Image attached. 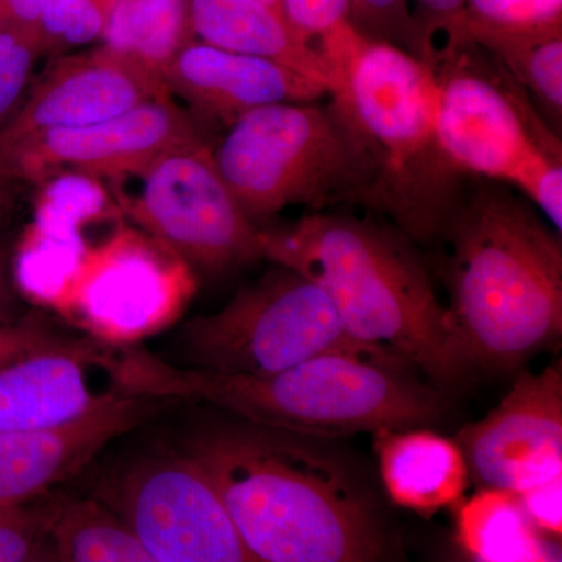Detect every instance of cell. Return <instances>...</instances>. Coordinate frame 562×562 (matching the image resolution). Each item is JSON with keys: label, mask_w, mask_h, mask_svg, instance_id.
<instances>
[{"label": "cell", "mask_w": 562, "mask_h": 562, "mask_svg": "<svg viewBox=\"0 0 562 562\" xmlns=\"http://www.w3.org/2000/svg\"><path fill=\"white\" fill-rule=\"evenodd\" d=\"M194 40L190 0H114L102 44L160 74Z\"/></svg>", "instance_id": "cell-20"}, {"label": "cell", "mask_w": 562, "mask_h": 562, "mask_svg": "<svg viewBox=\"0 0 562 562\" xmlns=\"http://www.w3.org/2000/svg\"><path fill=\"white\" fill-rule=\"evenodd\" d=\"M162 406L160 398L128 394L60 427L0 432V506L44 501Z\"/></svg>", "instance_id": "cell-15"}, {"label": "cell", "mask_w": 562, "mask_h": 562, "mask_svg": "<svg viewBox=\"0 0 562 562\" xmlns=\"http://www.w3.org/2000/svg\"><path fill=\"white\" fill-rule=\"evenodd\" d=\"M446 29L501 33L560 31L562 0H465L460 18L441 31Z\"/></svg>", "instance_id": "cell-24"}, {"label": "cell", "mask_w": 562, "mask_h": 562, "mask_svg": "<svg viewBox=\"0 0 562 562\" xmlns=\"http://www.w3.org/2000/svg\"><path fill=\"white\" fill-rule=\"evenodd\" d=\"M55 498L0 506V562H25L50 530Z\"/></svg>", "instance_id": "cell-26"}, {"label": "cell", "mask_w": 562, "mask_h": 562, "mask_svg": "<svg viewBox=\"0 0 562 562\" xmlns=\"http://www.w3.org/2000/svg\"><path fill=\"white\" fill-rule=\"evenodd\" d=\"M181 342L192 369L222 375H269L335 353L395 364L351 338L317 284L280 265L220 312L188 322Z\"/></svg>", "instance_id": "cell-8"}, {"label": "cell", "mask_w": 562, "mask_h": 562, "mask_svg": "<svg viewBox=\"0 0 562 562\" xmlns=\"http://www.w3.org/2000/svg\"><path fill=\"white\" fill-rule=\"evenodd\" d=\"M128 394L122 350L72 338L0 369V432L60 427Z\"/></svg>", "instance_id": "cell-14"}, {"label": "cell", "mask_w": 562, "mask_h": 562, "mask_svg": "<svg viewBox=\"0 0 562 562\" xmlns=\"http://www.w3.org/2000/svg\"><path fill=\"white\" fill-rule=\"evenodd\" d=\"M190 22L201 43L279 63L331 91V74L317 47L260 0H190Z\"/></svg>", "instance_id": "cell-17"}, {"label": "cell", "mask_w": 562, "mask_h": 562, "mask_svg": "<svg viewBox=\"0 0 562 562\" xmlns=\"http://www.w3.org/2000/svg\"><path fill=\"white\" fill-rule=\"evenodd\" d=\"M283 11L291 27L314 47L351 24L350 0H283Z\"/></svg>", "instance_id": "cell-28"}, {"label": "cell", "mask_w": 562, "mask_h": 562, "mask_svg": "<svg viewBox=\"0 0 562 562\" xmlns=\"http://www.w3.org/2000/svg\"><path fill=\"white\" fill-rule=\"evenodd\" d=\"M90 497L161 562H261L209 476L180 449L154 446L122 458Z\"/></svg>", "instance_id": "cell-9"}, {"label": "cell", "mask_w": 562, "mask_h": 562, "mask_svg": "<svg viewBox=\"0 0 562 562\" xmlns=\"http://www.w3.org/2000/svg\"><path fill=\"white\" fill-rule=\"evenodd\" d=\"M38 41L0 27V128L21 109L43 57Z\"/></svg>", "instance_id": "cell-25"}, {"label": "cell", "mask_w": 562, "mask_h": 562, "mask_svg": "<svg viewBox=\"0 0 562 562\" xmlns=\"http://www.w3.org/2000/svg\"><path fill=\"white\" fill-rule=\"evenodd\" d=\"M49 532L61 562H161L91 497L55 498Z\"/></svg>", "instance_id": "cell-22"}, {"label": "cell", "mask_w": 562, "mask_h": 562, "mask_svg": "<svg viewBox=\"0 0 562 562\" xmlns=\"http://www.w3.org/2000/svg\"><path fill=\"white\" fill-rule=\"evenodd\" d=\"M471 179L441 233L447 319L469 368H512L561 339V238L519 191Z\"/></svg>", "instance_id": "cell-2"}, {"label": "cell", "mask_w": 562, "mask_h": 562, "mask_svg": "<svg viewBox=\"0 0 562 562\" xmlns=\"http://www.w3.org/2000/svg\"><path fill=\"white\" fill-rule=\"evenodd\" d=\"M260 2L265 3V5H268L269 9H272L273 11H276V13L281 14V16H284L283 0H260Z\"/></svg>", "instance_id": "cell-35"}, {"label": "cell", "mask_w": 562, "mask_h": 562, "mask_svg": "<svg viewBox=\"0 0 562 562\" xmlns=\"http://www.w3.org/2000/svg\"><path fill=\"white\" fill-rule=\"evenodd\" d=\"M222 179L258 228L291 206H362L368 172L330 103H277L233 122L213 146Z\"/></svg>", "instance_id": "cell-7"}, {"label": "cell", "mask_w": 562, "mask_h": 562, "mask_svg": "<svg viewBox=\"0 0 562 562\" xmlns=\"http://www.w3.org/2000/svg\"><path fill=\"white\" fill-rule=\"evenodd\" d=\"M443 33L482 47L550 116L561 121L562 29L530 33L447 29Z\"/></svg>", "instance_id": "cell-21"}, {"label": "cell", "mask_w": 562, "mask_h": 562, "mask_svg": "<svg viewBox=\"0 0 562 562\" xmlns=\"http://www.w3.org/2000/svg\"><path fill=\"white\" fill-rule=\"evenodd\" d=\"M202 136L198 121L172 98L155 99L111 120L0 147V187L63 172L138 177L166 151Z\"/></svg>", "instance_id": "cell-11"}, {"label": "cell", "mask_w": 562, "mask_h": 562, "mask_svg": "<svg viewBox=\"0 0 562 562\" xmlns=\"http://www.w3.org/2000/svg\"><path fill=\"white\" fill-rule=\"evenodd\" d=\"M457 538L473 562H558L509 491L483 487L462 503Z\"/></svg>", "instance_id": "cell-19"}, {"label": "cell", "mask_w": 562, "mask_h": 562, "mask_svg": "<svg viewBox=\"0 0 562 562\" xmlns=\"http://www.w3.org/2000/svg\"><path fill=\"white\" fill-rule=\"evenodd\" d=\"M409 241L394 225L336 210L261 228L262 257L317 284L351 338L402 368L453 383L469 366Z\"/></svg>", "instance_id": "cell-3"}, {"label": "cell", "mask_w": 562, "mask_h": 562, "mask_svg": "<svg viewBox=\"0 0 562 562\" xmlns=\"http://www.w3.org/2000/svg\"><path fill=\"white\" fill-rule=\"evenodd\" d=\"M169 95L187 103L195 121L228 127L262 106L310 103L330 90L286 66L249 55L217 49L192 40L162 70Z\"/></svg>", "instance_id": "cell-16"}, {"label": "cell", "mask_w": 562, "mask_h": 562, "mask_svg": "<svg viewBox=\"0 0 562 562\" xmlns=\"http://www.w3.org/2000/svg\"><path fill=\"white\" fill-rule=\"evenodd\" d=\"M122 366L131 394L206 403L246 424L303 438L408 430L442 413L441 397L405 368L361 355H324L255 376L173 368L146 350H122Z\"/></svg>", "instance_id": "cell-5"}, {"label": "cell", "mask_w": 562, "mask_h": 562, "mask_svg": "<svg viewBox=\"0 0 562 562\" xmlns=\"http://www.w3.org/2000/svg\"><path fill=\"white\" fill-rule=\"evenodd\" d=\"M330 70V106L368 172L366 210L412 241L441 238L464 190L436 125L430 66L401 46L347 25L319 46Z\"/></svg>", "instance_id": "cell-4"}, {"label": "cell", "mask_w": 562, "mask_h": 562, "mask_svg": "<svg viewBox=\"0 0 562 562\" xmlns=\"http://www.w3.org/2000/svg\"><path fill=\"white\" fill-rule=\"evenodd\" d=\"M171 98L160 74L106 44L50 58L27 98L0 128V147L60 128L81 127Z\"/></svg>", "instance_id": "cell-13"}, {"label": "cell", "mask_w": 562, "mask_h": 562, "mask_svg": "<svg viewBox=\"0 0 562 562\" xmlns=\"http://www.w3.org/2000/svg\"><path fill=\"white\" fill-rule=\"evenodd\" d=\"M138 179L127 213L181 260L222 272L265 258L261 228L228 190L203 136L166 151Z\"/></svg>", "instance_id": "cell-10"}, {"label": "cell", "mask_w": 562, "mask_h": 562, "mask_svg": "<svg viewBox=\"0 0 562 562\" xmlns=\"http://www.w3.org/2000/svg\"><path fill=\"white\" fill-rule=\"evenodd\" d=\"M413 2L416 3V9H419L422 16L425 18V24L420 31V58L425 43L432 33L441 31L450 22L460 18L462 10H464L465 0H413Z\"/></svg>", "instance_id": "cell-33"}, {"label": "cell", "mask_w": 562, "mask_h": 562, "mask_svg": "<svg viewBox=\"0 0 562 562\" xmlns=\"http://www.w3.org/2000/svg\"><path fill=\"white\" fill-rule=\"evenodd\" d=\"M69 339L72 336L58 331L38 317L22 316L0 324V369L40 351L54 349Z\"/></svg>", "instance_id": "cell-29"}, {"label": "cell", "mask_w": 562, "mask_h": 562, "mask_svg": "<svg viewBox=\"0 0 562 562\" xmlns=\"http://www.w3.org/2000/svg\"><path fill=\"white\" fill-rule=\"evenodd\" d=\"M373 435L384 487L397 505L435 513L460 501L469 471L454 439L422 428Z\"/></svg>", "instance_id": "cell-18"}, {"label": "cell", "mask_w": 562, "mask_h": 562, "mask_svg": "<svg viewBox=\"0 0 562 562\" xmlns=\"http://www.w3.org/2000/svg\"><path fill=\"white\" fill-rule=\"evenodd\" d=\"M114 0H46L40 43L49 58L101 44Z\"/></svg>", "instance_id": "cell-23"}, {"label": "cell", "mask_w": 562, "mask_h": 562, "mask_svg": "<svg viewBox=\"0 0 562 562\" xmlns=\"http://www.w3.org/2000/svg\"><path fill=\"white\" fill-rule=\"evenodd\" d=\"M454 442L469 479L519 494L562 476V369L553 361L522 373L484 419L465 425Z\"/></svg>", "instance_id": "cell-12"}, {"label": "cell", "mask_w": 562, "mask_h": 562, "mask_svg": "<svg viewBox=\"0 0 562 562\" xmlns=\"http://www.w3.org/2000/svg\"><path fill=\"white\" fill-rule=\"evenodd\" d=\"M351 24L371 38L394 44H408L412 54L419 55V36L408 0H350Z\"/></svg>", "instance_id": "cell-27"}, {"label": "cell", "mask_w": 562, "mask_h": 562, "mask_svg": "<svg viewBox=\"0 0 562 562\" xmlns=\"http://www.w3.org/2000/svg\"><path fill=\"white\" fill-rule=\"evenodd\" d=\"M44 7L46 0H0V27L10 29L40 43Z\"/></svg>", "instance_id": "cell-31"}, {"label": "cell", "mask_w": 562, "mask_h": 562, "mask_svg": "<svg viewBox=\"0 0 562 562\" xmlns=\"http://www.w3.org/2000/svg\"><path fill=\"white\" fill-rule=\"evenodd\" d=\"M13 243L0 232V324L20 319L18 316L16 279L13 269Z\"/></svg>", "instance_id": "cell-32"}, {"label": "cell", "mask_w": 562, "mask_h": 562, "mask_svg": "<svg viewBox=\"0 0 562 562\" xmlns=\"http://www.w3.org/2000/svg\"><path fill=\"white\" fill-rule=\"evenodd\" d=\"M516 495L536 528L561 535L562 476L536 484Z\"/></svg>", "instance_id": "cell-30"}, {"label": "cell", "mask_w": 562, "mask_h": 562, "mask_svg": "<svg viewBox=\"0 0 562 562\" xmlns=\"http://www.w3.org/2000/svg\"><path fill=\"white\" fill-rule=\"evenodd\" d=\"M25 562H61L57 547H55L54 541H52L50 532L47 535V538L36 547L35 552H33Z\"/></svg>", "instance_id": "cell-34"}, {"label": "cell", "mask_w": 562, "mask_h": 562, "mask_svg": "<svg viewBox=\"0 0 562 562\" xmlns=\"http://www.w3.org/2000/svg\"><path fill=\"white\" fill-rule=\"evenodd\" d=\"M261 562H382V530L353 473L303 436L205 425L179 443Z\"/></svg>", "instance_id": "cell-1"}, {"label": "cell", "mask_w": 562, "mask_h": 562, "mask_svg": "<svg viewBox=\"0 0 562 562\" xmlns=\"http://www.w3.org/2000/svg\"><path fill=\"white\" fill-rule=\"evenodd\" d=\"M436 83V125L461 176L508 184L562 228L561 138L528 92L487 52L442 35L425 49Z\"/></svg>", "instance_id": "cell-6"}]
</instances>
